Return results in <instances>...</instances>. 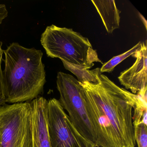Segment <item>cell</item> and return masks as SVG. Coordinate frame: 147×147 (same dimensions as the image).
Returning <instances> with one entry per match:
<instances>
[{
	"label": "cell",
	"mask_w": 147,
	"mask_h": 147,
	"mask_svg": "<svg viewBox=\"0 0 147 147\" xmlns=\"http://www.w3.org/2000/svg\"><path fill=\"white\" fill-rule=\"evenodd\" d=\"M94 85L80 83L100 147H135L132 110L137 94L121 88L104 74Z\"/></svg>",
	"instance_id": "obj_1"
},
{
	"label": "cell",
	"mask_w": 147,
	"mask_h": 147,
	"mask_svg": "<svg viewBox=\"0 0 147 147\" xmlns=\"http://www.w3.org/2000/svg\"><path fill=\"white\" fill-rule=\"evenodd\" d=\"M3 71L6 103L30 102L38 97L46 83L42 51L13 42L4 50Z\"/></svg>",
	"instance_id": "obj_2"
},
{
	"label": "cell",
	"mask_w": 147,
	"mask_h": 147,
	"mask_svg": "<svg viewBox=\"0 0 147 147\" xmlns=\"http://www.w3.org/2000/svg\"><path fill=\"white\" fill-rule=\"evenodd\" d=\"M40 41L49 57L88 69L94 62L103 63L89 40L72 29L54 25L47 26Z\"/></svg>",
	"instance_id": "obj_3"
},
{
	"label": "cell",
	"mask_w": 147,
	"mask_h": 147,
	"mask_svg": "<svg viewBox=\"0 0 147 147\" xmlns=\"http://www.w3.org/2000/svg\"><path fill=\"white\" fill-rule=\"evenodd\" d=\"M57 88L60 94L59 102L67 112L75 128L83 137L98 145L96 133L84 99V89L78 80L69 74L58 72Z\"/></svg>",
	"instance_id": "obj_4"
},
{
	"label": "cell",
	"mask_w": 147,
	"mask_h": 147,
	"mask_svg": "<svg viewBox=\"0 0 147 147\" xmlns=\"http://www.w3.org/2000/svg\"><path fill=\"white\" fill-rule=\"evenodd\" d=\"M30 102L0 107L1 147H33Z\"/></svg>",
	"instance_id": "obj_5"
},
{
	"label": "cell",
	"mask_w": 147,
	"mask_h": 147,
	"mask_svg": "<svg viewBox=\"0 0 147 147\" xmlns=\"http://www.w3.org/2000/svg\"><path fill=\"white\" fill-rule=\"evenodd\" d=\"M47 127L51 147H100L83 137L56 98L48 100Z\"/></svg>",
	"instance_id": "obj_6"
},
{
	"label": "cell",
	"mask_w": 147,
	"mask_h": 147,
	"mask_svg": "<svg viewBox=\"0 0 147 147\" xmlns=\"http://www.w3.org/2000/svg\"><path fill=\"white\" fill-rule=\"evenodd\" d=\"M136 61L131 67L120 73L118 80L126 89L135 94L147 88V47L143 42L139 51L132 55Z\"/></svg>",
	"instance_id": "obj_7"
},
{
	"label": "cell",
	"mask_w": 147,
	"mask_h": 147,
	"mask_svg": "<svg viewBox=\"0 0 147 147\" xmlns=\"http://www.w3.org/2000/svg\"><path fill=\"white\" fill-rule=\"evenodd\" d=\"M48 100L42 97L30 101L32 108L33 147H51L47 122Z\"/></svg>",
	"instance_id": "obj_8"
},
{
	"label": "cell",
	"mask_w": 147,
	"mask_h": 147,
	"mask_svg": "<svg viewBox=\"0 0 147 147\" xmlns=\"http://www.w3.org/2000/svg\"><path fill=\"white\" fill-rule=\"evenodd\" d=\"M102 20L103 24L109 33L118 29L120 24L121 11L117 8L114 0H92Z\"/></svg>",
	"instance_id": "obj_9"
},
{
	"label": "cell",
	"mask_w": 147,
	"mask_h": 147,
	"mask_svg": "<svg viewBox=\"0 0 147 147\" xmlns=\"http://www.w3.org/2000/svg\"><path fill=\"white\" fill-rule=\"evenodd\" d=\"M62 61L65 69L74 74L77 77L80 83L87 82L96 85L100 82V76L101 73L99 68L89 70L83 67L70 64L64 61Z\"/></svg>",
	"instance_id": "obj_10"
},
{
	"label": "cell",
	"mask_w": 147,
	"mask_h": 147,
	"mask_svg": "<svg viewBox=\"0 0 147 147\" xmlns=\"http://www.w3.org/2000/svg\"><path fill=\"white\" fill-rule=\"evenodd\" d=\"M147 88L138 92V98L133 107L132 117L134 127L140 123L147 125Z\"/></svg>",
	"instance_id": "obj_11"
},
{
	"label": "cell",
	"mask_w": 147,
	"mask_h": 147,
	"mask_svg": "<svg viewBox=\"0 0 147 147\" xmlns=\"http://www.w3.org/2000/svg\"><path fill=\"white\" fill-rule=\"evenodd\" d=\"M142 47V42H139L133 48L128 51L119 55L114 57L110 61L103 64V66L100 68V73L107 72L110 73L112 72L117 65H118L119 63L123 61L125 59H126L127 57L137 52L141 49Z\"/></svg>",
	"instance_id": "obj_12"
},
{
	"label": "cell",
	"mask_w": 147,
	"mask_h": 147,
	"mask_svg": "<svg viewBox=\"0 0 147 147\" xmlns=\"http://www.w3.org/2000/svg\"><path fill=\"white\" fill-rule=\"evenodd\" d=\"M134 132L138 147H147V125L140 123L134 126Z\"/></svg>",
	"instance_id": "obj_13"
},
{
	"label": "cell",
	"mask_w": 147,
	"mask_h": 147,
	"mask_svg": "<svg viewBox=\"0 0 147 147\" xmlns=\"http://www.w3.org/2000/svg\"><path fill=\"white\" fill-rule=\"evenodd\" d=\"M2 42H0V107L6 103L5 97L4 92V81L3 78V71L1 67L4 50L2 49Z\"/></svg>",
	"instance_id": "obj_14"
},
{
	"label": "cell",
	"mask_w": 147,
	"mask_h": 147,
	"mask_svg": "<svg viewBox=\"0 0 147 147\" xmlns=\"http://www.w3.org/2000/svg\"><path fill=\"white\" fill-rule=\"evenodd\" d=\"M8 16V11L5 5L0 4V25Z\"/></svg>",
	"instance_id": "obj_15"
},
{
	"label": "cell",
	"mask_w": 147,
	"mask_h": 147,
	"mask_svg": "<svg viewBox=\"0 0 147 147\" xmlns=\"http://www.w3.org/2000/svg\"><path fill=\"white\" fill-rule=\"evenodd\" d=\"M0 147H1V136H0Z\"/></svg>",
	"instance_id": "obj_16"
}]
</instances>
